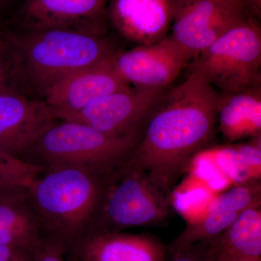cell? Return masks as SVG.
Wrapping results in <instances>:
<instances>
[{"label":"cell","instance_id":"1","mask_svg":"<svg viewBox=\"0 0 261 261\" xmlns=\"http://www.w3.org/2000/svg\"><path fill=\"white\" fill-rule=\"evenodd\" d=\"M189 69L185 81L163 95L129 159L169 198L190 162L217 133L219 93L198 70Z\"/></svg>","mask_w":261,"mask_h":261},{"label":"cell","instance_id":"2","mask_svg":"<svg viewBox=\"0 0 261 261\" xmlns=\"http://www.w3.org/2000/svg\"><path fill=\"white\" fill-rule=\"evenodd\" d=\"M103 177L73 168L47 170L27 188L44 238L67 253L92 232Z\"/></svg>","mask_w":261,"mask_h":261},{"label":"cell","instance_id":"3","mask_svg":"<svg viewBox=\"0 0 261 261\" xmlns=\"http://www.w3.org/2000/svg\"><path fill=\"white\" fill-rule=\"evenodd\" d=\"M140 137L110 135L80 122H56L23 161L46 170L79 168L104 177L129 161Z\"/></svg>","mask_w":261,"mask_h":261},{"label":"cell","instance_id":"4","mask_svg":"<svg viewBox=\"0 0 261 261\" xmlns=\"http://www.w3.org/2000/svg\"><path fill=\"white\" fill-rule=\"evenodd\" d=\"M116 51L103 34L65 29H31L18 50L25 74L42 95L62 79L109 59Z\"/></svg>","mask_w":261,"mask_h":261},{"label":"cell","instance_id":"5","mask_svg":"<svg viewBox=\"0 0 261 261\" xmlns=\"http://www.w3.org/2000/svg\"><path fill=\"white\" fill-rule=\"evenodd\" d=\"M169 199L128 161L103 177L92 232H121L161 224L171 214Z\"/></svg>","mask_w":261,"mask_h":261},{"label":"cell","instance_id":"6","mask_svg":"<svg viewBox=\"0 0 261 261\" xmlns=\"http://www.w3.org/2000/svg\"><path fill=\"white\" fill-rule=\"evenodd\" d=\"M190 67L219 94L261 86L260 23L248 18L200 53Z\"/></svg>","mask_w":261,"mask_h":261},{"label":"cell","instance_id":"7","mask_svg":"<svg viewBox=\"0 0 261 261\" xmlns=\"http://www.w3.org/2000/svg\"><path fill=\"white\" fill-rule=\"evenodd\" d=\"M168 89L128 86L99 98L65 121L80 122L110 135H141Z\"/></svg>","mask_w":261,"mask_h":261},{"label":"cell","instance_id":"8","mask_svg":"<svg viewBox=\"0 0 261 261\" xmlns=\"http://www.w3.org/2000/svg\"><path fill=\"white\" fill-rule=\"evenodd\" d=\"M250 18L219 0H174L169 36L195 59L225 33Z\"/></svg>","mask_w":261,"mask_h":261},{"label":"cell","instance_id":"9","mask_svg":"<svg viewBox=\"0 0 261 261\" xmlns=\"http://www.w3.org/2000/svg\"><path fill=\"white\" fill-rule=\"evenodd\" d=\"M110 61L129 86L166 89L189 68L193 58L168 35L159 42L117 50Z\"/></svg>","mask_w":261,"mask_h":261},{"label":"cell","instance_id":"10","mask_svg":"<svg viewBox=\"0 0 261 261\" xmlns=\"http://www.w3.org/2000/svg\"><path fill=\"white\" fill-rule=\"evenodd\" d=\"M111 58L67 75L48 89L43 102L55 118L68 120L99 98L129 86L113 69Z\"/></svg>","mask_w":261,"mask_h":261},{"label":"cell","instance_id":"11","mask_svg":"<svg viewBox=\"0 0 261 261\" xmlns=\"http://www.w3.org/2000/svg\"><path fill=\"white\" fill-rule=\"evenodd\" d=\"M43 101L10 92L0 93V152L23 160L43 134L56 123Z\"/></svg>","mask_w":261,"mask_h":261},{"label":"cell","instance_id":"12","mask_svg":"<svg viewBox=\"0 0 261 261\" xmlns=\"http://www.w3.org/2000/svg\"><path fill=\"white\" fill-rule=\"evenodd\" d=\"M174 0H110L107 18L124 39L137 45L167 37Z\"/></svg>","mask_w":261,"mask_h":261},{"label":"cell","instance_id":"13","mask_svg":"<svg viewBox=\"0 0 261 261\" xmlns=\"http://www.w3.org/2000/svg\"><path fill=\"white\" fill-rule=\"evenodd\" d=\"M110 0H27L23 8L30 29H65L103 34Z\"/></svg>","mask_w":261,"mask_h":261},{"label":"cell","instance_id":"14","mask_svg":"<svg viewBox=\"0 0 261 261\" xmlns=\"http://www.w3.org/2000/svg\"><path fill=\"white\" fill-rule=\"evenodd\" d=\"M71 254L81 261H167V249L147 233L92 232L84 237Z\"/></svg>","mask_w":261,"mask_h":261},{"label":"cell","instance_id":"15","mask_svg":"<svg viewBox=\"0 0 261 261\" xmlns=\"http://www.w3.org/2000/svg\"><path fill=\"white\" fill-rule=\"evenodd\" d=\"M260 202V181L238 185L217 197L202 221L187 225L166 246L167 253L189 244L216 240L243 211Z\"/></svg>","mask_w":261,"mask_h":261},{"label":"cell","instance_id":"16","mask_svg":"<svg viewBox=\"0 0 261 261\" xmlns=\"http://www.w3.org/2000/svg\"><path fill=\"white\" fill-rule=\"evenodd\" d=\"M216 128L226 144L261 135V86L237 93L219 94Z\"/></svg>","mask_w":261,"mask_h":261},{"label":"cell","instance_id":"17","mask_svg":"<svg viewBox=\"0 0 261 261\" xmlns=\"http://www.w3.org/2000/svg\"><path fill=\"white\" fill-rule=\"evenodd\" d=\"M42 236L27 189L0 190V244L33 252Z\"/></svg>","mask_w":261,"mask_h":261},{"label":"cell","instance_id":"18","mask_svg":"<svg viewBox=\"0 0 261 261\" xmlns=\"http://www.w3.org/2000/svg\"><path fill=\"white\" fill-rule=\"evenodd\" d=\"M216 241L219 255L261 257V202L243 211Z\"/></svg>","mask_w":261,"mask_h":261},{"label":"cell","instance_id":"19","mask_svg":"<svg viewBox=\"0 0 261 261\" xmlns=\"http://www.w3.org/2000/svg\"><path fill=\"white\" fill-rule=\"evenodd\" d=\"M47 170L0 152V190L27 189Z\"/></svg>","mask_w":261,"mask_h":261},{"label":"cell","instance_id":"20","mask_svg":"<svg viewBox=\"0 0 261 261\" xmlns=\"http://www.w3.org/2000/svg\"><path fill=\"white\" fill-rule=\"evenodd\" d=\"M167 261H216L219 247L216 240L185 245L168 252Z\"/></svg>","mask_w":261,"mask_h":261},{"label":"cell","instance_id":"21","mask_svg":"<svg viewBox=\"0 0 261 261\" xmlns=\"http://www.w3.org/2000/svg\"><path fill=\"white\" fill-rule=\"evenodd\" d=\"M33 261H69L67 252L61 245L42 236L33 251Z\"/></svg>","mask_w":261,"mask_h":261},{"label":"cell","instance_id":"22","mask_svg":"<svg viewBox=\"0 0 261 261\" xmlns=\"http://www.w3.org/2000/svg\"><path fill=\"white\" fill-rule=\"evenodd\" d=\"M0 261H33V252L0 244Z\"/></svg>","mask_w":261,"mask_h":261},{"label":"cell","instance_id":"23","mask_svg":"<svg viewBox=\"0 0 261 261\" xmlns=\"http://www.w3.org/2000/svg\"><path fill=\"white\" fill-rule=\"evenodd\" d=\"M242 3L247 15L260 23L261 0H242Z\"/></svg>","mask_w":261,"mask_h":261},{"label":"cell","instance_id":"24","mask_svg":"<svg viewBox=\"0 0 261 261\" xmlns=\"http://www.w3.org/2000/svg\"><path fill=\"white\" fill-rule=\"evenodd\" d=\"M4 45L0 41V93L8 89L6 87L7 69L4 60Z\"/></svg>","mask_w":261,"mask_h":261},{"label":"cell","instance_id":"25","mask_svg":"<svg viewBox=\"0 0 261 261\" xmlns=\"http://www.w3.org/2000/svg\"><path fill=\"white\" fill-rule=\"evenodd\" d=\"M220 261H261V257H242L225 256L219 254Z\"/></svg>","mask_w":261,"mask_h":261},{"label":"cell","instance_id":"26","mask_svg":"<svg viewBox=\"0 0 261 261\" xmlns=\"http://www.w3.org/2000/svg\"><path fill=\"white\" fill-rule=\"evenodd\" d=\"M219 1L225 2V3L235 5V6H238L239 8H242V9L244 10L242 0H219ZM244 11H245V10H244Z\"/></svg>","mask_w":261,"mask_h":261},{"label":"cell","instance_id":"27","mask_svg":"<svg viewBox=\"0 0 261 261\" xmlns=\"http://www.w3.org/2000/svg\"><path fill=\"white\" fill-rule=\"evenodd\" d=\"M67 257H68V260L69 261H81L75 257L74 255H71V254H67Z\"/></svg>","mask_w":261,"mask_h":261},{"label":"cell","instance_id":"28","mask_svg":"<svg viewBox=\"0 0 261 261\" xmlns=\"http://www.w3.org/2000/svg\"><path fill=\"white\" fill-rule=\"evenodd\" d=\"M216 261H220V260H219V255H218L217 259H216Z\"/></svg>","mask_w":261,"mask_h":261},{"label":"cell","instance_id":"29","mask_svg":"<svg viewBox=\"0 0 261 261\" xmlns=\"http://www.w3.org/2000/svg\"></svg>","mask_w":261,"mask_h":261}]
</instances>
